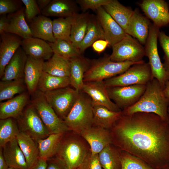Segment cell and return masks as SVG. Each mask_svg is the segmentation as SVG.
Returning <instances> with one entry per match:
<instances>
[{
    "label": "cell",
    "mask_w": 169,
    "mask_h": 169,
    "mask_svg": "<svg viewBox=\"0 0 169 169\" xmlns=\"http://www.w3.org/2000/svg\"><path fill=\"white\" fill-rule=\"evenodd\" d=\"M29 23L33 37L50 43L56 41L53 32V20L50 18L40 14Z\"/></svg>",
    "instance_id": "cell-26"
},
{
    "label": "cell",
    "mask_w": 169,
    "mask_h": 169,
    "mask_svg": "<svg viewBox=\"0 0 169 169\" xmlns=\"http://www.w3.org/2000/svg\"><path fill=\"white\" fill-rule=\"evenodd\" d=\"M79 169V168H77V169Z\"/></svg>",
    "instance_id": "cell-57"
},
{
    "label": "cell",
    "mask_w": 169,
    "mask_h": 169,
    "mask_svg": "<svg viewBox=\"0 0 169 169\" xmlns=\"http://www.w3.org/2000/svg\"><path fill=\"white\" fill-rule=\"evenodd\" d=\"M7 15L8 23L5 33L16 35L22 39L33 37L25 19L24 7L16 12Z\"/></svg>",
    "instance_id": "cell-25"
},
{
    "label": "cell",
    "mask_w": 169,
    "mask_h": 169,
    "mask_svg": "<svg viewBox=\"0 0 169 169\" xmlns=\"http://www.w3.org/2000/svg\"><path fill=\"white\" fill-rule=\"evenodd\" d=\"M64 134H51L47 137L37 141L39 158L47 160L54 156Z\"/></svg>",
    "instance_id": "cell-35"
},
{
    "label": "cell",
    "mask_w": 169,
    "mask_h": 169,
    "mask_svg": "<svg viewBox=\"0 0 169 169\" xmlns=\"http://www.w3.org/2000/svg\"><path fill=\"white\" fill-rule=\"evenodd\" d=\"M46 169H63L59 164L55 160L54 161L47 163Z\"/></svg>",
    "instance_id": "cell-52"
},
{
    "label": "cell",
    "mask_w": 169,
    "mask_h": 169,
    "mask_svg": "<svg viewBox=\"0 0 169 169\" xmlns=\"http://www.w3.org/2000/svg\"><path fill=\"white\" fill-rule=\"evenodd\" d=\"M70 85L69 77H61L43 71L38 84L37 90L43 93Z\"/></svg>",
    "instance_id": "cell-36"
},
{
    "label": "cell",
    "mask_w": 169,
    "mask_h": 169,
    "mask_svg": "<svg viewBox=\"0 0 169 169\" xmlns=\"http://www.w3.org/2000/svg\"><path fill=\"white\" fill-rule=\"evenodd\" d=\"M70 131L80 135L93 125V106L90 97L82 91L64 120Z\"/></svg>",
    "instance_id": "cell-4"
},
{
    "label": "cell",
    "mask_w": 169,
    "mask_h": 169,
    "mask_svg": "<svg viewBox=\"0 0 169 169\" xmlns=\"http://www.w3.org/2000/svg\"><path fill=\"white\" fill-rule=\"evenodd\" d=\"M110 0H78L76 2L84 11L90 9L96 10L100 8L107 4Z\"/></svg>",
    "instance_id": "cell-46"
},
{
    "label": "cell",
    "mask_w": 169,
    "mask_h": 169,
    "mask_svg": "<svg viewBox=\"0 0 169 169\" xmlns=\"http://www.w3.org/2000/svg\"><path fill=\"white\" fill-rule=\"evenodd\" d=\"M70 61V85L77 91H81L84 83V74L90 67L91 61L82 55L72 59Z\"/></svg>",
    "instance_id": "cell-23"
},
{
    "label": "cell",
    "mask_w": 169,
    "mask_h": 169,
    "mask_svg": "<svg viewBox=\"0 0 169 169\" xmlns=\"http://www.w3.org/2000/svg\"><path fill=\"white\" fill-rule=\"evenodd\" d=\"M153 78L148 63L143 61L131 66L123 73L104 81L107 87L146 85Z\"/></svg>",
    "instance_id": "cell-8"
},
{
    "label": "cell",
    "mask_w": 169,
    "mask_h": 169,
    "mask_svg": "<svg viewBox=\"0 0 169 169\" xmlns=\"http://www.w3.org/2000/svg\"><path fill=\"white\" fill-rule=\"evenodd\" d=\"M99 39H105L104 33L97 18L91 16L86 34L78 49L82 54Z\"/></svg>",
    "instance_id": "cell-34"
},
{
    "label": "cell",
    "mask_w": 169,
    "mask_h": 169,
    "mask_svg": "<svg viewBox=\"0 0 169 169\" xmlns=\"http://www.w3.org/2000/svg\"><path fill=\"white\" fill-rule=\"evenodd\" d=\"M121 150L113 144L103 149L99 154L100 162L103 169H121Z\"/></svg>",
    "instance_id": "cell-33"
},
{
    "label": "cell",
    "mask_w": 169,
    "mask_h": 169,
    "mask_svg": "<svg viewBox=\"0 0 169 169\" xmlns=\"http://www.w3.org/2000/svg\"><path fill=\"white\" fill-rule=\"evenodd\" d=\"M44 61L27 56L23 79L27 91L31 96L37 90L38 82L43 72Z\"/></svg>",
    "instance_id": "cell-20"
},
{
    "label": "cell",
    "mask_w": 169,
    "mask_h": 169,
    "mask_svg": "<svg viewBox=\"0 0 169 169\" xmlns=\"http://www.w3.org/2000/svg\"><path fill=\"white\" fill-rule=\"evenodd\" d=\"M52 0H37L38 8L41 11L44 9L49 4Z\"/></svg>",
    "instance_id": "cell-50"
},
{
    "label": "cell",
    "mask_w": 169,
    "mask_h": 169,
    "mask_svg": "<svg viewBox=\"0 0 169 169\" xmlns=\"http://www.w3.org/2000/svg\"><path fill=\"white\" fill-rule=\"evenodd\" d=\"M79 169H103L99 161L98 154H93L90 150L87 153Z\"/></svg>",
    "instance_id": "cell-44"
},
{
    "label": "cell",
    "mask_w": 169,
    "mask_h": 169,
    "mask_svg": "<svg viewBox=\"0 0 169 169\" xmlns=\"http://www.w3.org/2000/svg\"><path fill=\"white\" fill-rule=\"evenodd\" d=\"M163 90L165 96L169 100V78L165 84Z\"/></svg>",
    "instance_id": "cell-53"
},
{
    "label": "cell",
    "mask_w": 169,
    "mask_h": 169,
    "mask_svg": "<svg viewBox=\"0 0 169 169\" xmlns=\"http://www.w3.org/2000/svg\"><path fill=\"white\" fill-rule=\"evenodd\" d=\"M90 150L88 144L80 135L69 131L64 134L55 160L63 169H76Z\"/></svg>",
    "instance_id": "cell-3"
},
{
    "label": "cell",
    "mask_w": 169,
    "mask_h": 169,
    "mask_svg": "<svg viewBox=\"0 0 169 169\" xmlns=\"http://www.w3.org/2000/svg\"><path fill=\"white\" fill-rule=\"evenodd\" d=\"M76 2L72 0H52L41 12V14L48 17L66 18L77 13Z\"/></svg>",
    "instance_id": "cell-27"
},
{
    "label": "cell",
    "mask_w": 169,
    "mask_h": 169,
    "mask_svg": "<svg viewBox=\"0 0 169 169\" xmlns=\"http://www.w3.org/2000/svg\"><path fill=\"white\" fill-rule=\"evenodd\" d=\"M112 47V52L109 57L112 61L138 63L143 61V59L145 56L144 47L136 39L128 34Z\"/></svg>",
    "instance_id": "cell-9"
},
{
    "label": "cell",
    "mask_w": 169,
    "mask_h": 169,
    "mask_svg": "<svg viewBox=\"0 0 169 169\" xmlns=\"http://www.w3.org/2000/svg\"><path fill=\"white\" fill-rule=\"evenodd\" d=\"M8 169H15L12 167H9Z\"/></svg>",
    "instance_id": "cell-55"
},
{
    "label": "cell",
    "mask_w": 169,
    "mask_h": 169,
    "mask_svg": "<svg viewBox=\"0 0 169 169\" xmlns=\"http://www.w3.org/2000/svg\"><path fill=\"white\" fill-rule=\"evenodd\" d=\"M109 45V44L106 40L99 39L94 42L91 46L95 51L100 54L103 52Z\"/></svg>",
    "instance_id": "cell-47"
},
{
    "label": "cell",
    "mask_w": 169,
    "mask_h": 169,
    "mask_svg": "<svg viewBox=\"0 0 169 169\" xmlns=\"http://www.w3.org/2000/svg\"><path fill=\"white\" fill-rule=\"evenodd\" d=\"M9 166L7 164L4 157L3 150H0V169H8Z\"/></svg>",
    "instance_id": "cell-51"
},
{
    "label": "cell",
    "mask_w": 169,
    "mask_h": 169,
    "mask_svg": "<svg viewBox=\"0 0 169 169\" xmlns=\"http://www.w3.org/2000/svg\"><path fill=\"white\" fill-rule=\"evenodd\" d=\"M72 16L59 18L53 20V32L56 40H64L71 42Z\"/></svg>",
    "instance_id": "cell-39"
},
{
    "label": "cell",
    "mask_w": 169,
    "mask_h": 169,
    "mask_svg": "<svg viewBox=\"0 0 169 169\" xmlns=\"http://www.w3.org/2000/svg\"><path fill=\"white\" fill-rule=\"evenodd\" d=\"M70 69V60L54 54L44 63L43 71L57 76L69 77Z\"/></svg>",
    "instance_id": "cell-32"
},
{
    "label": "cell",
    "mask_w": 169,
    "mask_h": 169,
    "mask_svg": "<svg viewBox=\"0 0 169 169\" xmlns=\"http://www.w3.org/2000/svg\"><path fill=\"white\" fill-rule=\"evenodd\" d=\"M21 0H0V15L17 12L22 7Z\"/></svg>",
    "instance_id": "cell-42"
},
{
    "label": "cell",
    "mask_w": 169,
    "mask_h": 169,
    "mask_svg": "<svg viewBox=\"0 0 169 169\" xmlns=\"http://www.w3.org/2000/svg\"><path fill=\"white\" fill-rule=\"evenodd\" d=\"M96 11L97 18L103 30L105 40L112 47L124 38L127 33L103 7Z\"/></svg>",
    "instance_id": "cell-15"
},
{
    "label": "cell",
    "mask_w": 169,
    "mask_h": 169,
    "mask_svg": "<svg viewBox=\"0 0 169 169\" xmlns=\"http://www.w3.org/2000/svg\"><path fill=\"white\" fill-rule=\"evenodd\" d=\"M27 90L24 79L0 82V101L11 99Z\"/></svg>",
    "instance_id": "cell-37"
},
{
    "label": "cell",
    "mask_w": 169,
    "mask_h": 169,
    "mask_svg": "<svg viewBox=\"0 0 169 169\" xmlns=\"http://www.w3.org/2000/svg\"><path fill=\"white\" fill-rule=\"evenodd\" d=\"M54 54L70 60L81 55L78 49L70 42L64 40H56L52 43L48 42Z\"/></svg>",
    "instance_id": "cell-38"
},
{
    "label": "cell",
    "mask_w": 169,
    "mask_h": 169,
    "mask_svg": "<svg viewBox=\"0 0 169 169\" xmlns=\"http://www.w3.org/2000/svg\"><path fill=\"white\" fill-rule=\"evenodd\" d=\"M22 39L15 34L4 33L0 35V78L5 67L18 49L21 46Z\"/></svg>",
    "instance_id": "cell-17"
},
{
    "label": "cell",
    "mask_w": 169,
    "mask_h": 169,
    "mask_svg": "<svg viewBox=\"0 0 169 169\" xmlns=\"http://www.w3.org/2000/svg\"><path fill=\"white\" fill-rule=\"evenodd\" d=\"M168 116L169 117V106L168 108Z\"/></svg>",
    "instance_id": "cell-54"
},
{
    "label": "cell",
    "mask_w": 169,
    "mask_h": 169,
    "mask_svg": "<svg viewBox=\"0 0 169 169\" xmlns=\"http://www.w3.org/2000/svg\"><path fill=\"white\" fill-rule=\"evenodd\" d=\"M146 85L107 87L111 100L122 110L135 104L143 94Z\"/></svg>",
    "instance_id": "cell-12"
},
{
    "label": "cell",
    "mask_w": 169,
    "mask_h": 169,
    "mask_svg": "<svg viewBox=\"0 0 169 169\" xmlns=\"http://www.w3.org/2000/svg\"><path fill=\"white\" fill-rule=\"evenodd\" d=\"M112 144L153 169L169 167V123L152 113L124 115L110 130Z\"/></svg>",
    "instance_id": "cell-1"
},
{
    "label": "cell",
    "mask_w": 169,
    "mask_h": 169,
    "mask_svg": "<svg viewBox=\"0 0 169 169\" xmlns=\"http://www.w3.org/2000/svg\"><path fill=\"white\" fill-rule=\"evenodd\" d=\"M16 139L29 168L30 169L39 158L37 143L29 135L21 131L17 136Z\"/></svg>",
    "instance_id": "cell-29"
},
{
    "label": "cell",
    "mask_w": 169,
    "mask_h": 169,
    "mask_svg": "<svg viewBox=\"0 0 169 169\" xmlns=\"http://www.w3.org/2000/svg\"><path fill=\"white\" fill-rule=\"evenodd\" d=\"M103 7L127 33L129 21L134 10L124 6L117 0H110Z\"/></svg>",
    "instance_id": "cell-28"
},
{
    "label": "cell",
    "mask_w": 169,
    "mask_h": 169,
    "mask_svg": "<svg viewBox=\"0 0 169 169\" xmlns=\"http://www.w3.org/2000/svg\"><path fill=\"white\" fill-rule=\"evenodd\" d=\"M140 6L149 19L157 27L169 24V8L167 2L164 0H143Z\"/></svg>",
    "instance_id": "cell-14"
},
{
    "label": "cell",
    "mask_w": 169,
    "mask_h": 169,
    "mask_svg": "<svg viewBox=\"0 0 169 169\" xmlns=\"http://www.w3.org/2000/svg\"><path fill=\"white\" fill-rule=\"evenodd\" d=\"M93 125L110 130L122 115V111L115 112L101 105L93 106Z\"/></svg>",
    "instance_id": "cell-30"
},
{
    "label": "cell",
    "mask_w": 169,
    "mask_h": 169,
    "mask_svg": "<svg viewBox=\"0 0 169 169\" xmlns=\"http://www.w3.org/2000/svg\"><path fill=\"white\" fill-rule=\"evenodd\" d=\"M47 160L39 158L37 162L30 169H46Z\"/></svg>",
    "instance_id": "cell-49"
},
{
    "label": "cell",
    "mask_w": 169,
    "mask_h": 169,
    "mask_svg": "<svg viewBox=\"0 0 169 169\" xmlns=\"http://www.w3.org/2000/svg\"><path fill=\"white\" fill-rule=\"evenodd\" d=\"M25 7V15L27 22L30 23L37 16L41 14L36 0H21Z\"/></svg>",
    "instance_id": "cell-43"
},
{
    "label": "cell",
    "mask_w": 169,
    "mask_h": 169,
    "mask_svg": "<svg viewBox=\"0 0 169 169\" xmlns=\"http://www.w3.org/2000/svg\"><path fill=\"white\" fill-rule=\"evenodd\" d=\"M159 28L151 23L149 35L144 47L145 56L148 59V63L152 78L157 80L164 89L169 78V73L161 63L158 51L157 40Z\"/></svg>",
    "instance_id": "cell-7"
},
{
    "label": "cell",
    "mask_w": 169,
    "mask_h": 169,
    "mask_svg": "<svg viewBox=\"0 0 169 169\" xmlns=\"http://www.w3.org/2000/svg\"><path fill=\"white\" fill-rule=\"evenodd\" d=\"M91 17L87 13L72 16L70 41L77 48L86 34Z\"/></svg>",
    "instance_id": "cell-31"
},
{
    "label": "cell",
    "mask_w": 169,
    "mask_h": 169,
    "mask_svg": "<svg viewBox=\"0 0 169 169\" xmlns=\"http://www.w3.org/2000/svg\"><path fill=\"white\" fill-rule=\"evenodd\" d=\"M27 59V56L20 47L6 66L1 81L23 79Z\"/></svg>",
    "instance_id": "cell-22"
},
{
    "label": "cell",
    "mask_w": 169,
    "mask_h": 169,
    "mask_svg": "<svg viewBox=\"0 0 169 169\" xmlns=\"http://www.w3.org/2000/svg\"><path fill=\"white\" fill-rule=\"evenodd\" d=\"M169 100L165 96L163 89L157 80L153 78L146 84L145 91L139 100L122 111L124 115L139 112L154 113L169 123Z\"/></svg>",
    "instance_id": "cell-2"
},
{
    "label": "cell",
    "mask_w": 169,
    "mask_h": 169,
    "mask_svg": "<svg viewBox=\"0 0 169 169\" xmlns=\"http://www.w3.org/2000/svg\"><path fill=\"white\" fill-rule=\"evenodd\" d=\"M151 24L149 19L136 9L130 20L127 34L136 39L142 45H145Z\"/></svg>",
    "instance_id": "cell-21"
},
{
    "label": "cell",
    "mask_w": 169,
    "mask_h": 169,
    "mask_svg": "<svg viewBox=\"0 0 169 169\" xmlns=\"http://www.w3.org/2000/svg\"><path fill=\"white\" fill-rule=\"evenodd\" d=\"M17 119L21 131L29 135L36 141L47 137L50 134L36 110L30 103Z\"/></svg>",
    "instance_id": "cell-11"
},
{
    "label": "cell",
    "mask_w": 169,
    "mask_h": 169,
    "mask_svg": "<svg viewBox=\"0 0 169 169\" xmlns=\"http://www.w3.org/2000/svg\"><path fill=\"white\" fill-rule=\"evenodd\" d=\"M140 62H114L107 55L94 60L84 74V82L104 81L123 73L132 65Z\"/></svg>",
    "instance_id": "cell-5"
},
{
    "label": "cell",
    "mask_w": 169,
    "mask_h": 169,
    "mask_svg": "<svg viewBox=\"0 0 169 169\" xmlns=\"http://www.w3.org/2000/svg\"><path fill=\"white\" fill-rule=\"evenodd\" d=\"M20 131L12 118L0 119V147H3L7 143L16 138Z\"/></svg>",
    "instance_id": "cell-40"
},
{
    "label": "cell",
    "mask_w": 169,
    "mask_h": 169,
    "mask_svg": "<svg viewBox=\"0 0 169 169\" xmlns=\"http://www.w3.org/2000/svg\"><path fill=\"white\" fill-rule=\"evenodd\" d=\"M79 92L69 86L43 93L57 115L64 120L75 103Z\"/></svg>",
    "instance_id": "cell-10"
},
{
    "label": "cell",
    "mask_w": 169,
    "mask_h": 169,
    "mask_svg": "<svg viewBox=\"0 0 169 169\" xmlns=\"http://www.w3.org/2000/svg\"><path fill=\"white\" fill-rule=\"evenodd\" d=\"M80 135L90 146L93 154H98L109 145L112 144L110 130L92 125L83 131Z\"/></svg>",
    "instance_id": "cell-16"
},
{
    "label": "cell",
    "mask_w": 169,
    "mask_h": 169,
    "mask_svg": "<svg viewBox=\"0 0 169 169\" xmlns=\"http://www.w3.org/2000/svg\"><path fill=\"white\" fill-rule=\"evenodd\" d=\"M121 163V169H153L141 158L122 150Z\"/></svg>",
    "instance_id": "cell-41"
},
{
    "label": "cell",
    "mask_w": 169,
    "mask_h": 169,
    "mask_svg": "<svg viewBox=\"0 0 169 169\" xmlns=\"http://www.w3.org/2000/svg\"><path fill=\"white\" fill-rule=\"evenodd\" d=\"M21 47L27 56L45 61L54 54L48 43L37 38L32 37L22 39Z\"/></svg>",
    "instance_id": "cell-19"
},
{
    "label": "cell",
    "mask_w": 169,
    "mask_h": 169,
    "mask_svg": "<svg viewBox=\"0 0 169 169\" xmlns=\"http://www.w3.org/2000/svg\"><path fill=\"white\" fill-rule=\"evenodd\" d=\"M29 103L35 109L50 134H64L69 131L47 100L44 93L37 90L31 95Z\"/></svg>",
    "instance_id": "cell-6"
},
{
    "label": "cell",
    "mask_w": 169,
    "mask_h": 169,
    "mask_svg": "<svg viewBox=\"0 0 169 169\" xmlns=\"http://www.w3.org/2000/svg\"><path fill=\"white\" fill-rule=\"evenodd\" d=\"M29 95L26 91L6 101L0 102V119L18 118L29 102Z\"/></svg>",
    "instance_id": "cell-18"
},
{
    "label": "cell",
    "mask_w": 169,
    "mask_h": 169,
    "mask_svg": "<svg viewBox=\"0 0 169 169\" xmlns=\"http://www.w3.org/2000/svg\"><path fill=\"white\" fill-rule=\"evenodd\" d=\"M3 147V156L9 167L15 169H29L16 138L7 143Z\"/></svg>",
    "instance_id": "cell-24"
},
{
    "label": "cell",
    "mask_w": 169,
    "mask_h": 169,
    "mask_svg": "<svg viewBox=\"0 0 169 169\" xmlns=\"http://www.w3.org/2000/svg\"><path fill=\"white\" fill-rule=\"evenodd\" d=\"M8 23L7 15H3L0 17V34L6 32Z\"/></svg>",
    "instance_id": "cell-48"
},
{
    "label": "cell",
    "mask_w": 169,
    "mask_h": 169,
    "mask_svg": "<svg viewBox=\"0 0 169 169\" xmlns=\"http://www.w3.org/2000/svg\"><path fill=\"white\" fill-rule=\"evenodd\" d=\"M158 39L164 54L163 64L167 71L169 73V36L163 31H160Z\"/></svg>",
    "instance_id": "cell-45"
},
{
    "label": "cell",
    "mask_w": 169,
    "mask_h": 169,
    "mask_svg": "<svg viewBox=\"0 0 169 169\" xmlns=\"http://www.w3.org/2000/svg\"><path fill=\"white\" fill-rule=\"evenodd\" d=\"M166 169H169V167H168V168H166Z\"/></svg>",
    "instance_id": "cell-56"
},
{
    "label": "cell",
    "mask_w": 169,
    "mask_h": 169,
    "mask_svg": "<svg viewBox=\"0 0 169 169\" xmlns=\"http://www.w3.org/2000/svg\"><path fill=\"white\" fill-rule=\"evenodd\" d=\"M81 91L90 97L93 106L101 105L113 111H122L110 98L104 81L84 82Z\"/></svg>",
    "instance_id": "cell-13"
}]
</instances>
